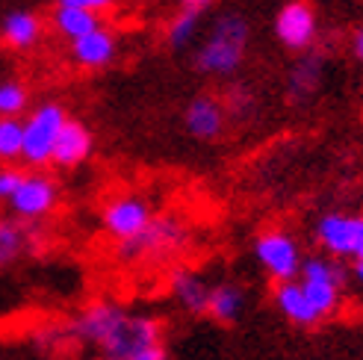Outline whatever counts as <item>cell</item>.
<instances>
[{
  "instance_id": "cell-18",
  "label": "cell",
  "mask_w": 363,
  "mask_h": 360,
  "mask_svg": "<svg viewBox=\"0 0 363 360\" xmlns=\"http://www.w3.org/2000/svg\"><path fill=\"white\" fill-rule=\"evenodd\" d=\"M42 35V21L33 12H12L4 21V39L15 47V50H27L39 42Z\"/></svg>"
},
{
  "instance_id": "cell-15",
  "label": "cell",
  "mask_w": 363,
  "mask_h": 360,
  "mask_svg": "<svg viewBox=\"0 0 363 360\" xmlns=\"http://www.w3.org/2000/svg\"><path fill=\"white\" fill-rule=\"evenodd\" d=\"M172 296L186 313H204L210 286H207V281L201 275L189 272V269H180V272L172 275Z\"/></svg>"
},
{
  "instance_id": "cell-16",
  "label": "cell",
  "mask_w": 363,
  "mask_h": 360,
  "mask_svg": "<svg viewBox=\"0 0 363 360\" xmlns=\"http://www.w3.org/2000/svg\"><path fill=\"white\" fill-rule=\"evenodd\" d=\"M245 308V293L237 283H216L207 296V316L216 322H233Z\"/></svg>"
},
{
  "instance_id": "cell-29",
  "label": "cell",
  "mask_w": 363,
  "mask_h": 360,
  "mask_svg": "<svg viewBox=\"0 0 363 360\" xmlns=\"http://www.w3.org/2000/svg\"><path fill=\"white\" fill-rule=\"evenodd\" d=\"M98 360H104V357H98Z\"/></svg>"
},
{
  "instance_id": "cell-27",
  "label": "cell",
  "mask_w": 363,
  "mask_h": 360,
  "mask_svg": "<svg viewBox=\"0 0 363 360\" xmlns=\"http://www.w3.org/2000/svg\"><path fill=\"white\" fill-rule=\"evenodd\" d=\"M352 50H354V57H357V60H363V30L352 39Z\"/></svg>"
},
{
  "instance_id": "cell-9",
  "label": "cell",
  "mask_w": 363,
  "mask_h": 360,
  "mask_svg": "<svg viewBox=\"0 0 363 360\" xmlns=\"http://www.w3.org/2000/svg\"><path fill=\"white\" fill-rule=\"evenodd\" d=\"M316 12L311 4H304V0H293V4H286L278 18H275V33L284 47L289 50H304L311 47L313 39H316Z\"/></svg>"
},
{
  "instance_id": "cell-19",
  "label": "cell",
  "mask_w": 363,
  "mask_h": 360,
  "mask_svg": "<svg viewBox=\"0 0 363 360\" xmlns=\"http://www.w3.org/2000/svg\"><path fill=\"white\" fill-rule=\"evenodd\" d=\"M319 77H322V57H307L296 65V71L289 74V95L296 101L313 95V89L319 86Z\"/></svg>"
},
{
  "instance_id": "cell-21",
  "label": "cell",
  "mask_w": 363,
  "mask_h": 360,
  "mask_svg": "<svg viewBox=\"0 0 363 360\" xmlns=\"http://www.w3.org/2000/svg\"><path fill=\"white\" fill-rule=\"evenodd\" d=\"M24 151V121L18 118H0V159L9 163Z\"/></svg>"
},
{
  "instance_id": "cell-17",
  "label": "cell",
  "mask_w": 363,
  "mask_h": 360,
  "mask_svg": "<svg viewBox=\"0 0 363 360\" xmlns=\"http://www.w3.org/2000/svg\"><path fill=\"white\" fill-rule=\"evenodd\" d=\"M53 27H57L65 39L77 42L83 35L95 33L101 27V18L95 12H86V9H74V6H57L53 12Z\"/></svg>"
},
{
  "instance_id": "cell-8",
  "label": "cell",
  "mask_w": 363,
  "mask_h": 360,
  "mask_svg": "<svg viewBox=\"0 0 363 360\" xmlns=\"http://www.w3.org/2000/svg\"><path fill=\"white\" fill-rule=\"evenodd\" d=\"M57 184L45 174H24L21 186L15 189V195L9 198V207L18 219H42L53 207H57Z\"/></svg>"
},
{
  "instance_id": "cell-14",
  "label": "cell",
  "mask_w": 363,
  "mask_h": 360,
  "mask_svg": "<svg viewBox=\"0 0 363 360\" xmlns=\"http://www.w3.org/2000/svg\"><path fill=\"white\" fill-rule=\"evenodd\" d=\"M116 35L110 30L98 27L95 33L83 35V39L71 42V53H74V60L83 65V68H104L116 60Z\"/></svg>"
},
{
  "instance_id": "cell-10",
  "label": "cell",
  "mask_w": 363,
  "mask_h": 360,
  "mask_svg": "<svg viewBox=\"0 0 363 360\" xmlns=\"http://www.w3.org/2000/svg\"><path fill=\"white\" fill-rule=\"evenodd\" d=\"M184 227L174 219H154L136 240L121 242L124 257H154V254H169L180 242H184Z\"/></svg>"
},
{
  "instance_id": "cell-26",
  "label": "cell",
  "mask_w": 363,
  "mask_h": 360,
  "mask_svg": "<svg viewBox=\"0 0 363 360\" xmlns=\"http://www.w3.org/2000/svg\"><path fill=\"white\" fill-rule=\"evenodd\" d=\"M177 4H180V12H192V15L201 18V12L213 4V0H177Z\"/></svg>"
},
{
  "instance_id": "cell-28",
  "label": "cell",
  "mask_w": 363,
  "mask_h": 360,
  "mask_svg": "<svg viewBox=\"0 0 363 360\" xmlns=\"http://www.w3.org/2000/svg\"><path fill=\"white\" fill-rule=\"evenodd\" d=\"M354 278L363 283V260H360V263H354Z\"/></svg>"
},
{
  "instance_id": "cell-3",
  "label": "cell",
  "mask_w": 363,
  "mask_h": 360,
  "mask_svg": "<svg viewBox=\"0 0 363 360\" xmlns=\"http://www.w3.org/2000/svg\"><path fill=\"white\" fill-rule=\"evenodd\" d=\"M307 301L316 308L322 319H328L340 310L342 304V283H346V272L340 269L337 260L331 257H307L301 263V272L296 278Z\"/></svg>"
},
{
  "instance_id": "cell-13",
  "label": "cell",
  "mask_w": 363,
  "mask_h": 360,
  "mask_svg": "<svg viewBox=\"0 0 363 360\" xmlns=\"http://www.w3.org/2000/svg\"><path fill=\"white\" fill-rule=\"evenodd\" d=\"M275 304H278L281 316L289 319V322H293V325H298V328H313V325H319V322H322V316L316 313L313 304L307 301V296H304V290H301L298 281L278 283Z\"/></svg>"
},
{
  "instance_id": "cell-4",
  "label": "cell",
  "mask_w": 363,
  "mask_h": 360,
  "mask_svg": "<svg viewBox=\"0 0 363 360\" xmlns=\"http://www.w3.org/2000/svg\"><path fill=\"white\" fill-rule=\"evenodd\" d=\"M316 242L328 257L337 260H363V215L328 213L316 222Z\"/></svg>"
},
{
  "instance_id": "cell-23",
  "label": "cell",
  "mask_w": 363,
  "mask_h": 360,
  "mask_svg": "<svg viewBox=\"0 0 363 360\" xmlns=\"http://www.w3.org/2000/svg\"><path fill=\"white\" fill-rule=\"evenodd\" d=\"M195 27H198V15H192V12H180L177 18H172V24H169L172 47H186L195 35Z\"/></svg>"
},
{
  "instance_id": "cell-25",
  "label": "cell",
  "mask_w": 363,
  "mask_h": 360,
  "mask_svg": "<svg viewBox=\"0 0 363 360\" xmlns=\"http://www.w3.org/2000/svg\"><path fill=\"white\" fill-rule=\"evenodd\" d=\"M116 0H60V6H74V9H86V12H101V9H110Z\"/></svg>"
},
{
  "instance_id": "cell-7",
  "label": "cell",
  "mask_w": 363,
  "mask_h": 360,
  "mask_svg": "<svg viewBox=\"0 0 363 360\" xmlns=\"http://www.w3.org/2000/svg\"><path fill=\"white\" fill-rule=\"evenodd\" d=\"M151 222H154V210L139 195H118L104 207V227L121 242L136 240Z\"/></svg>"
},
{
  "instance_id": "cell-24",
  "label": "cell",
  "mask_w": 363,
  "mask_h": 360,
  "mask_svg": "<svg viewBox=\"0 0 363 360\" xmlns=\"http://www.w3.org/2000/svg\"><path fill=\"white\" fill-rule=\"evenodd\" d=\"M24 180V171L18 169H0V201H9V198L15 195V189L21 186Z\"/></svg>"
},
{
  "instance_id": "cell-5",
  "label": "cell",
  "mask_w": 363,
  "mask_h": 360,
  "mask_svg": "<svg viewBox=\"0 0 363 360\" xmlns=\"http://www.w3.org/2000/svg\"><path fill=\"white\" fill-rule=\"evenodd\" d=\"M65 124V113L60 103H42L39 110H33L30 118L24 121V151L21 159L30 166H48L53 157V145Z\"/></svg>"
},
{
  "instance_id": "cell-22",
  "label": "cell",
  "mask_w": 363,
  "mask_h": 360,
  "mask_svg": "<svg viewBox=\"0 0 363 360\" xmlns=\"http://www.w3.org/2000/svg\"><path fill=\"white\" fill-rule=\"evenodd\" d=\"M27 106V89L15 80L0 83V118H15Z\"/></svg>"
},
{
  "instance_id": "cell-12",
  "label": "cell",
  "mask_w": 363,
  "mask_h": 360,
  "mask_svg": "<svg viewBox=\"0 0 363 360\" xmlns=\"http://www.w3.org/2000/svg\"><path fill=\"white\" fill-rule=\"evenodd\" d=\"M184 121H186V130L195 139L210 142L216 136H222V130H225V106L213 98H195L186 106Z\"/></svg>"
},
{
  "instance_id": "cell-2",
  "label": "cell",
  "mask_w": 363,
  "mask_h": 360,
  "mask_svg": "<svg viewBox=\"0 0 363 360\" xmlns=\"http://www.w3.org/2000/svg\"><path fill=\"white\" fill-rule=\"evenodd\" d=\"M245 42H248V24L245 18L237 12H228L216 21L210 39L201 45L195 57V65L204 71V74H233L240 68L242 57H245Z\"/></svg>"
},
{
  "instance_id": "cell-20",
  "label": "cell",
  "mask_w": 363,
  "mask_h": 360,
  "mask_svg": "<svg viewBox=\"0 0 363 360\" xmlns=\"http://www.w3.org/2000/svg\"><path fill=\"white\" fill-rule=\"evenodd\" d=\"M24 245H27V233L21 230V225L0 219V269L9 266L12 260H18Z\"/></svg>"
},
{
  "instance_id": "cell-11",
  "label": "cell",
  "mask_w": 363,
  "mask_h": 360,
  "mask_svg": "<svg viewBox=\"0 0 363 360\" xmlns=\"http://www.w3.org/2000/svg\"><path fill=\"white\" fill-rule=\"evenodd\" d=\"M89 154H92V133L86 130V124H80L74 118H65L62 130L57 136V145H53L50 163L71 169V166H80Z\"/></svg>"
},
{
  "instance_id": "cell-1",
  "label": "cell",
  "mask_w": 363,
  "mask_h": 360,
  "mask_svg": "<svg viewBox=\"0 0 363 360\" xmlns=\"http://www.w3.org/2000/svg\"><path fill=\"white\" fill-rule=\"evenodd\" d=\"M74 334L101 349L104 360H133L142 351L162 346V325L154 316L124 310L113 301H95L77 316Z\"/></svg>"
},
{
  "instance_id": "cell-6",
  "label": "cell",
  "mask_w": 363,
  "mask_h": 360,
  "mask_svg": "<svg viewBox=\"0 0 363 360\" xmlns=\"http://www.w3.org/2000/svg\"><path fill=\"white\" fill-rule=\"evenodd\" d=\"M254 257L266 269L269 278H275L278 283L296 281L301 272V248L296 242V237H289L286 230H266L254 242Z\"/></svg>"
}]
</instances>
